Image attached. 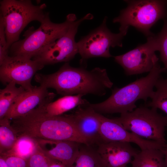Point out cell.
Returning a JSON list of instances; mask_svg holds the SVG:
<instances>
[{
  "label": "cell",
  "mask_w": 167,
  "mask_h": 167,
  "mask_svg": "<svg viewBox=\"0 0 167 167\" xmlns=\"http://www.w3.org/2000/svg\"><path fill=\"white\" fill-rule=\"evenodd\" d=\"M34 79L40 85L53 88L63 96L88 94L102 96L113 84L105 69L96 67L88 71L82 67H73L67 62L54 73H36Z\"/></svg>",
  "instance_id": "obj_1"
},
{
  "label": "cell",
  "mask_w": 167,
  "mask_h": 167,
  "mask_svg": "<svg viewBox=\"0 0 167 167\" xmlns=\"http://www.w3.org/2000/svg\"><path fill=\"white\" fill-rule=\"evenodd\" d=\"M42 105L11 119V126L18 137L72 141L88 144L77 128L71 114L49 116L45 112Z\"/></svg>",
  "instance_id": "obj_2"
},
{
  "label": "cell",
  "mask_w": 167,
  "mask_h": 167,
  "mask_svg": "<svg viewBox=\"0 0 167 167\" xmlns=\"http://www.w3.org/2000/svg\"><path fill=\"white\" fill-rule=\"evenodd\" d=\"M166 70L165 68L161 67L158 61H156L146 76L122 88H115L107 99L100 103H90L89 105L101 114L131 112L136 108L135 103L137 101L142 99L146 102L148 98L151 97L157 81Z\"/></svg>",
  "instance_id": "obj_3"
},
{
  "label": "cell",
  "mask_w": 167,
  "mask_h": 167,
  "mask_svg": "<svg viewBox=\"0 0 167 167\" xmlns=\"http://www.w3.org/2000/svg\"><path fill=\"white\" fill-rule=\"evenodd\" d=\"M76 20L75 15L70 14L64 22L55 23L50 20L48 14L38 28L34 30L33 27L29 28L24 33V39L11 46V56H19L32 59L65 34Z\"/></svg>",
  "instance_id": "obj_4"
},
{
  "label": "cell",
  "mask_w": 167,
  "mask_h": 167,
  "mask_svg": "<svg viewBox=\"0 0 167 167\" xmlns=\"http://www.w3.org/2000/svg\"><path fill=\"white\" fill-rule=\"evenodd\" d=\"M45 3L33 5L29 0H3L0 2V16L5 27L7 46L9 49L18 41L24 28L30 22L41 23L49 14L45 11Z\"/></svg>",
  "instance_id": "obj_5"
},
{
  "label": "cell",
  "mask_w": 167,
  "mask_h": 167,
  "mask_svg": "<svg viewBox=\"0 0 167 167\" xmlns=\"http://www.w3.org/2000/svg\"><path fill=\"white\" fill-rule=\"evenodd\" d=\"M126 8L113 20L120 24L119 30L134 27L147 37L154 34L152 27L159 20L167 19V1L161 0H125Z\"/></svg>",
  "instance_id": "obj_6"
},
{
  "label": "cell",
  "mask_w": 167,
  "mask_h": 167,
  "mask_svg": "<svg viewBox=\"0 0 167 167\" xmlns=\"http://www.w3.org/2000/svg\"><path fill=\"white\" fill-rule=\"evenodd\" d=\"M114 118L126 130L140 138L166 144L167 116L159 113L156 109L141 106Z\"/></svg>",
  "instance_id": "obj_7"
},
{
  "label": "cell",
  "mask_w": 167,
  "mask_h": 167,
  "mask_svg": "<svg viewBox=\"0 0 167 167\" xmlns=\"http://www.w3.org/2000/svg\"><path fill=\"white\" fill-rule=\"evenodd\" d=\"M107 19L105 16L99 26L77 42L81 62L93 57H111L110 47H122V40L128 29L120 30L118 33H113L106 26Z\"/></svg>",
  "instance_id": "obj_8"
},
{
  "label": "cell",
  "mask_w": 167,
  "mask_h": 167,
  "mask_svg": "<svg viewBox=\"0 0 167 167\" xmlns=\"http://www.w3.org/2000/svg\"><path fill=\"white\" fill-rule=\"evenodd\" d=\"M93 18V15L88 14L75 21L65 34L45 47L32 59L44 66L67 62L72 59L78 53L77 43L75 41L78 27L84 20Z\"/></svg>",
  "instance_id": "obj_9"
},
{
  "label": "cell",
  "mask_w": 167,
  "mask_h": 167,
  "mask_svg": "<svg viewBox=\"0 0 167 167\" xmlns=\"http://www.w3.org/2000/svg\"><path fill=\"white\" fill-rule=\"evenodd\" d=\"M0 66V79L3 84L14 83L27 91L34 88L32 79L44 66L36 61L19 56H9Z\"/></svg>",
  "instance_id": "obj_10"
},
{
  "label": "cell",
  "mask_w": 167,
  "mask_h": 167,
  "mask_svg": "<svg viewBox=\"0 0 167 167\" xmlns=\"http://www.w3.org/2000/svg\"><path fill=\"white\" fill-rule=\"evenodd\" d=\"M157 48L155 35L147 37V41L134 49L114 57L115 61L124 70L127 75L149 72L158 61L155 52Z\"/></svg>",
  "instance_id": "obj_11"
},
{
  "label": "cell",
  "mask_w": 167,
  "mask_h": 167,
  "mask_svg": "<svg viewBox=\"0 0 167 167\" xmlns=\"http://www.w3.org/2000/svg\"><path fill=\"white\" fill-rule=\"evenodd\" d=\"M100 133L104 142L132 143L143 150L147 149L163 148L166 144L147 140L137 136L126 130L115 118L110 119L99 113Z\"/></svg>",
  "instance_id": "obj_12"
},
{
  "label": "cell",
  "mask_w": 167,
  "mask_h": 167,
  "mask_svg": "<svg viewBox=\"0 0 167 167\" xmlns=\"http://www.w3.org/2000/svg\"><path fill=\"white\" fill-rule=\"evenodd\" d=\"M89 103L80 105L71 114L81 134L87 141L88 145L96 146L104 142L100 133L99 113L91 107Z\"/></svg>",
  "instance_id": "obj_13"
},
{
  "label": "cell",
  "mask_w": 167,
  "mask_h": 167,
  "mask_svg": "<svg viewBox=\"0 0 167 167\" xmlns=\"http://www.w3.org/2000/svg\"><path fill=\"white\" fill-rule=\"evenodd\" d=\"M95 146L104 167L126 166L139 152L125 142H103Z\"/></svg>",
  "instance_id": "obj_14"
},
{
  "label": "cell",
  "mask_w": 167,
  "mask_h": 167,
  "mask_svg": "<svg viewBox=\"0 0 167 167\" xmlns=\"http://www.w3.org/2000/svg\"><path fill=\"white\" fill-rule=\"evenodd\" d=\"M56 96L44 86H35L32 90L26 91L20 96L4 118L11 120L24 115L40 105L52 102Z\"/></svg>",
  "instance_id": "obj_15"
},
{
  "label": "cell",
  "mask_w": 167,
  "mask_h": 167,
  "mask_svg": "<svg viewBox=\"0 0 167 167\" xmlns=\"http://www.w3.org/2000/svg\"><path fill=\"white\" fill-rule=\"evenodd\" d=\"M42 151L50 158L70 167L79 153L81 143L69 141L35 139Z\"/></svg>",
  "instance_id": "obj_16"
},
{
  "label": "cell",
  "mask_w": 167,
  "mask_h": 167,
  "mask_svg": "<svg viewBox=\"0 0 167 167\" xmlns=\"http://www.w3.org/2000/svg\"><path fill=\"white\" fill-rule=\"evenodd\" d=\"M82 94L63 96L56 101L42 105L46 113L51 116H57L64 113L79 105L84 104L88 101L83 98Z\"/></svg>",
  "instance_id": "obj_17"
},
{
  "label": "cell",
  "mask_w": 167,
  "mask_h": 167,
  "mask_svg": "<svg viewBox=\"0 0 167 167\" xmlns=\"http://www.w3.org/2000/svg\"><path fill=\"white\" fill-rule=\"evenodd\" d=\"M131 167H165L164 155L161 149L141 150L131 162Z\"/></svg>",
  "instance_id": "obj_18"
},
{
  "label": "cell",
  "mask_w": 167,
  "mask_h": 167,
  "mask_svg": "<svg viewBox=\"0 0 167 167\" xmlns=\"http://www.w3.org/2000/svg\"><path fill=\"white\" fill-rule=\"evenodd\" d=\"M70 167H104L94 146L81 143L79 153Z\"/></svg>",
  "instance_id": "obj_19"
},
{
  "label": "cell",
  "mask_w": 167,
  "mask_h": 167,
  "mask_svg": "<svg viewBox=\"0 0 167 167\" xmlns=\"http://www.w3.org/2000/svg\"><path fill=\"white\" fill-rule=\"evenodd\" d=\"M11 82L0 90V120L4 118L14 102L26 91L22 86Z\"/></svg>",
  "instance_id": "obj_20"
},
{
  "label": "cell",
  "mask_w": 167,
  "mask_h": 167,
  "mask_svg": "<svg viewBox=\"0 0 167 167\" xmlns=\"http://www.w3.org/2000/svg\"><path fill=\"white\" fill-rule=\"evenodd\" d=\"M18 136L11 125L10 120H0V154L6 153L13 148Z\"/></svg>",
  "instance_id": "obj_21"
},
{
  "label": "cell",
  "mask_w": 167,
  "mask_h": 167,
  "mask_svg": "<svg viewBox=\"0 0 167 167\" xmlns=\"http://www.w3.org/2000/svg\"><path fill=\"white\" fill-rule=\"evenodd\" d=\"M38 146L35 139L27 136H19L12 148L4 154L15 155L27 160L35 152Z\"/></svg>",
  "instance_id": "obj_22"
},
{
  "label": "cell",
  "mask_w": 167,
  "mask_h": 167,
  "mask_svg": "<svg viewBox=\"0 0 167 167\" xmlns=\"http://www.w3.org/2000/svg\"><path fill=\"white\" fill-rule=\"evenodd\" d=\"M154 91L151 97V101L146 105L148 107L159 109L164 111L167 116V78L161 77L157 81Z\"/></svg>",
  "instance_id": "obj_23"
},
{
  "label": "cell",
  "mask_w": 167,
  "mask_h": 167,
  "mask_svg": "<svg viewBox=\"0 0 167 167\" xmlns=\"http://www.w3.org/2000/svg\"><path fill=\"white\" fill-rule=\"evenodd\" d=\"M27 161L28 167H49L57 161L46 155L38 145L35 152Z\"/></svg>",
  "instance_id": "obj_24"
},
{
  "label": "cell",
  "mask_w": 167,
  "mask_h": 167,
  "mask_svg": "<svg viewBox=\"0 0 167 167\" xmlns=\"http://www.w3.org/2000/svg\"><path fill=\"white\" fill-rule=\"evenodd\" d=\"M164 21L162 28L158 33L155 35V37L161 60L167 70V19H164Z\"/></svg>",
  "instance_id": "obj_25"
},
{
  "label": "cell",
  "mask_w": 167,
  "mask_h": 167,
  "mask_svg": "<svg viewBox=\"0 0 167 167\" xmlns=\"http://www.w3.org/2000/svg\"><path fill=\"white\" fill-rule=\"evenodd\" d=\"M9 49L7 46L3 19L0 16V65L8 56Z\"/></svg>",
  "instance_id": "obj_26"
},
{
  "label": "cell",
  "mask_w": 167,
  "mask_h": 167,
  "mask_svg": "<svg viewBox=\"0 0 167 167\" xmlns=\"http://www.w3.org/2000/svg\"><path fill=\"white\" fill-rule=\"evenodd\" d=\"M10 167H28L27 159L13 155L0 154Z\"/></svg>",
  "instance_id": "obj_27"
},
{
  "label": "cell",
  "mask_w": 167,
  "mask_h": 167,
  "mask_svg": "<svg viewBox=\"0 0 167 167\" xmlns=\"http://www.w3.org/2000/svg\"><path fill=\"white\" fill-rule=\"evenodd\" d=\"M161 150L164 155L165 167H167V144Z\"/></svg>",
  "instance_id": "obj_28"
},
{
  "label": "cell",
  "mask_w": 167,
  "mask_h": 167,
  "mask_svg": "<svg viewBox=\"0 0 167 167\" xmlns=\"http://www.w3.org/2000/svg\"><path fill=\"white\" fill-rule=\"evenodd\" d=\"M49 167H67L64 164L58 161L53 163Z\"/></svg>",
  "instance_id": "obj_29"
},
{
  "label": "cell",
  "mask_w": 167,
  "mask_h": 167,
  "mask_svg": "<svg viewBox=\"0 0 167 167\" xmlns=\"http://www.w3.org/2000/svg\"><path fill=\"white\" fill-rule=\"evenodd\" d=\"M0 167H10L1 156H0Z\"/></svg>",
  "instance_id": "obj_30"
},
{
  "label": "cell",
  "mask_w": 167,
  "mask_h": 167,
  "mask_svg": "<svg viewBox=\"0 0 167 167\" xmlns=\"http://www.w3.org/2000/svg\"><path fill=\"white\" fill-rule=\"evenodd\" d=\"M127 167L126 166H125V167Z\"/></svg>",
  "instance_id": "obj_31"
}]
</instances>
